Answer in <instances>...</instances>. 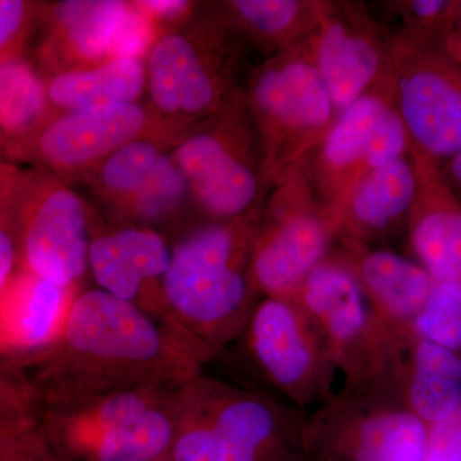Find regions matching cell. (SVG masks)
Here are the masks:
<instances>
[{
    "instance_id": "obj_1",
    "label": "cell",
    "mask_w": 461,
    "mask_h": 461,
    "mask_svg": "<svg viewBox=\"0 0 461 461\" xmlns=\"http://www.w3.org/2000/svg\"><path fill=\"white\" fill-rule=\"evenodd\" d=\"M263 208L195 230L172 251L163 295L185 336L206 357L250 317L249 277Z\"/></svg>"
},
{
    "instance_id": "obj_2",
    "label": "cell",
    "mask_w": 461,
    "mask_h": 461,
    "mask_svg": "<svg viewBox=\"0 0 461 461\" xmlns=\"http://www.w3.org/2000/svg\"><path fill=\"white\" fill-rule=\"evenodd\" d=\"M53 348L86 375L87 391L147 384L142 378L165 377L172 366L195 378L200 357L189 346H173L162 329L138 305L103 291L76 296L62 338Z\"/></svg>"
},
{
    "instance_id": "obj_3",
    "label": "cell",
    "mask_w": 461,
    "mask_h": 461,
    "mask_svg": "<svg viewBox=\"0 0 461 461\" xmlns=\"http://www.w3.org/2000/svg\"><path fill=\"white\" fill-rule=\"evenodd\" d=\"M291 299L304 309L326 342L336 372L345 379L341 395L399 393L409 346L373 312L341 254L315 267Z\"/></svg>"
},
{
    "instance_id": "obj_4",
    "label": "cell",
    "mask_w": 461,
    "mask_h": 461,
    "mask_svg": "<svg viewBox=\"0 0 461 461\" xmlns=\"http://www.w3.org/2000/svg\"><path fill=\"white\" fill-rule=\"evenodd\" d=\"M235 36L222 16L182 23L156 36L145 65L157 131L176 142L238 93L232 78Z\"/></svg>"
},
{
    "instance_id": "obj_5",
    "label": "cell",
    "mask_w": 461,
    "mask_h": 461,
    "mask_svg": "<svg viewBox=\"0 0 461 461\" xmlns=\"http://www.w3.org/2000/svg\"><path fill=\"white\" fill-rule=\"evenodd\" d=\"M245 99L262 149L267 189L311 156L339 117L315 63L313 38L258 66Z\"/></svg>"
},
{
    "instance_id": "obj_6",
    "label": "cell",
    "mask_w": 461,
    "mask_h": 461,
    "mask_svg": "<svg viewBox=\"0 0 461 461\" xmlns=\"http://www.w3.org/2000/svg\"><path fill=\"white\" fill-rule=\"evenodd\" d=\"M91 400L47 415L53 453L76 461H150L168 456L176 415L151 386L89 391Z\"/></svg>"
},
{
    "instance_id": "obj_7",
    "label": "cell",
    "mask_w": 461,
    "mask_h": 461,
    "mask_svg": "<svg viewBox=\"0 0 461 461\" xmlns=\"http://www.w3.org/2000/svg\"><path fill=\"white\" fill-rule=\"evenodd\" d=\"M171 157L206 213L230 221L262 206V149L242 91L185 132Z\"/></svg>"
},
{
    "instance_id": "obj_8",
    "label": "cell",
    "mask_w": 461,
    "mask_h": 461,
    "mask_svg": "<svg viewBox=\"0 0 461 461\" xmlns=\"http://www.w3.org/2000/svg\"><path fill=\"white\" fill-rule=\"evenodd\" d=\"M266 200L249 277L266 296L293 297L315 267L330 257L339 224L321 198L306 159L282 173Z\"/></svg>"
},
{
    "instance_id": "obj_9",
    "label": "cell",
    "mask_w": 461,
    "mask_h": 461,
    "mask_svg": "<svg viewBox=\"0 0 461 461\" xmlns=\"http://www.w3.org/2000/svg\"><path fill=\"white\" fill-rule=\"evenodd\" d=\"M185 386L175 402L173 461H264L295 420L267 397L218 382Z\"/></svg>"
},
{
    "instance_id": "obj_10",
    "label": "cell",
    "mask_w": 461,
    "mask_h": 461,
    "mask_svg": "<svg viewBox=\"0 0 461 461\" xmlns=\"http://www.w3.org/2000/svg\"><path fill=\"white\" fill-rule=\"evenodd\" d=\"M388 44L393 99L411 153L442 166L461 151V68L441 38L400 30Z\"/></svg>"
},
{
    "instance_id": "obj_11",
    "label": "cell",
    "mask_w": 461,
    "mask_h": 461,
    "mask_svg": "<svg viewBox=\"0 0 461 461\" xmlns=\"http://www.w3.org/2000/svg\"><path fill=\"white\" fill-rule=\"evenodd\" d=\"M20 266L42 280L76 287L89 267V209L47 171L18 172L14 191Z\"/></svg>"
},
{
    "instance_id": "obj_12",
    "label": "cell",
    "mask_w": 461,
    "mask_h": 461,
    "mask_svg": "<svg viewBox=\"0 0 461 461\" xmlns=\"http://www.w3.org/2000/svg\"><path fill=\"white\" fill-rule=\"evenodd\" d=\"M249 344L264 377L291 405L323 406L335 397L336 372L320 330L291 297L266 296L254 306Z\"/></svg>"
},
{
    "instance_id": "obj_13",
    "label": "cell",
    "mask_w": 461,
    "mask_h": 461,
    "mask_svg": "<svg viewBox=\"0 0 461 461\" xmlns=\"http://www.w3.org/2000/svg\"><path fill=\"white\" fill-rule=\"evenodd\" d=\"M313 50L339 114L369 91L393 83L388 35L359 3L321 2Z\"/></svg>"
},
{
    "instance_id": "obj_14",
    "label": "cell",
    "mask_w": 461,
    "mask_h": 461,
    "mask_svg": "<svg viewBox=\"0 0 461 461\" xmlns=\"http://www.w3.org/2000/svg\"><path fill=\"white\" fill-rule=\"evenodd\" d=\"M150 129V113L138 103L53 114L21 158H33L58 178L87 177L113 151Z\"/></svg>"
},
{
    "instance_id": "obj_15",
    "label": "cell",
    "mask_w": 461,
    "mask_h": 461,
    "mask_svg": "<svg viewBox=\"0 0 461 461\" xmlns=\"http://www.w3.org/2000/svg\"><path fill=\"white\" fill-rule=\"evenodd\" d=\"M312 420L355 461H426L429 426L393 396L338 395Z\"/></svg>"
},
{
    "instance_id": "obj_16",
    "label": "cell",
    "mask_w": 461,
    "mask_h": 461,
    "mask_svg": "<svg viewBox=\"0 0 461 461\" xmlns=\"http://www.w3.org/2000/svg\"><path fill=\"white\" fill-rule=\"evenodd\" d=\"M393 100V83L369 91L339 114L313 153L306 158L315 189L341 227V213L351 190L368 171L375 124Z\"/></svg>"
},
{
    "instance_id": "obj_17",
    "label": "cell",
    "mask_w": 461,
    "mask_h": 461,
    "mask_svg": "<svg viewBox=\"0 0 461 461\" xmlns=\"http://www.w3.org/2000/svg\"><path fill=\"white\" fill-rule=\"evenodd\" d=\"M409 156L418 180L406 220L412 251L435 284L447 285L461 295V202L446 184L441 166Z\"/></svg>"
},
{
    "instance_id": "obj_18",
    "label": "cell",
    "mask_w": 461,
    "mask_h": 461,
    "mask_svg": "<svg viewBox=\"0 0 461 461\" xmlns=\"http://www.w3.org/2000/svg\"><path fill=\"white\" fill-rule=\"evenodd\" d=\"M341 257L353 269L373 312L403 345L414 339L411 326L435 287L420 263L390 250L344 241Z\"/></svg>"
},
{
    "instance_id": "obj_19",
    "label": "cell",
    "mask_w": 461,
    "mask_h": 461,
    "mask_svg": "<svg viewBox=\"0 0 461 461\" xmlns=\"http://www.w3.org/2000/svg\"><path fill=\"white\" fill-rule=\"evenodd\" d=\"M75 299V287L58 286L20 267L0 299V353L51 350Z\"/></svg>"
},
{
    "instance_id": "obj_20",
    "label": "cell",
    "mask_w": 461,
    "mask_h": 461,
    "mask_svg": "<svg viewBox=\"0 0 461 461\" xmlns=\"http://www.w3.org/2000/svg\"><path fill=\"white\" fill-rule=\"evenodd\" d=\"M129 7L121 0L58 3L50 8V33L42 45L47 65L57 74L112 59Z\"/></svg>"
},
{
    "instance_id": "obj_21",
    "label": "cell",
    "mask_w": 461,
    "mask_h": 461,
    "mask_svg": "<svg viewBox=\"0 0 461 461\" xmlns=\"http://www.w3.org/2000/svg\"><path fill=\"white\" fill-rule=\"evenodd\" d=\"M172 251L148 227H123L90 241L89 267L100 290L133 302L148 282L165 277Z\"/></svg>"
},
{
    "instance_id": "obj_22",
    "label": "cell",
    "mask_w": 461,
    "mask_h": 461,
    "mask_svg": "<svg viewBox=\"0 0 461 461\" xmlns=\"http://www.w3.org/2000/svg\"><path fill=\"white\" fill-rule=\"evenodd\" d=\"M418 180L411 156L400 158L366 173L351 190L341 213L339 235L344 241L366 244L408 220Z\"/></svg>"
},
{
    "instance_id": "obj_23",
    "label": "cell",
    "mask_w": 461,
    "mask_h": 461,
    "mask_svg": "<svg viewBox=\"0 0 461 461\" xmlns=\"http://www.w3.org/2000/svg\"><path fill=\"white\" fill-rule=\"evenodd\" d=\"M144 57H118L89 68L57 72L47 85L54 114L135 104L147 87Z\"/></svg>"
},
{
    "instance_id": "obj_24",
    "label": "cell",
    "mask_w": 461,
    "mask_h": 461,
    "mask_svg": "<svg viewBox=\"0 0 461 461\" xmlns=\"http://www.w3.org/2000/svg\"><path fill=\"white\" fill-rule=\"evenodd\" d=\"M399 393L427 426L450 417L461 408V355L414 338L403 359Z\"/></svg>"
},
{
    "instance_id": "obj_25",
    "label": "cell",
    "mask_w": 461,
    "mask_h": 461,
    "mask_svg": "<svg viewBox=\"0 0 461 461\" xmlns=\"http://www.w3.org/2000/svg\"><path fill=\"white\" fill-rule=\"evenodd\" d=\"M321 5L306 0H232L224 3L222 17L236 35L273 57L313 38Z\"/></svg>"
},
{
    "instance_id": "obj_26",
    "label": "cell",
    "mask_w": 461,
    "mask_h": 461,
    "mask_svg": "<svg viewBox=\"0 0 461 461\" xmlns=\"http://www.w3.org/2000/svg\"><path fill=\"white\" fill-rule=\"evenodd\" d=\"M53 114L47 85L30 63L17 58L0 65V141L5 154L21 158Z\"/></svg>"
},
{
    "instance_id": "obj_27",
    "label": "cell",
    "mask_w": 461,
    "mask_h": 461,
    "mask_svg": "<svg viewBox=\"0 0 461 461\" xmlns=\"http://www.w3.org/2000/svg\"><path fill=\"white\" fill-rule=\"evenodd\" d=\"M168 141L163 133L150 129L126 142L87 176L94 191L112 205L120 204L148 180L166 156Z\"/></svg>"
},
{
    "instance_id": "obj_28",
    "label": "cell",
    "mask_w": 461,
    "mask_h": 461,
    "mask_svg": "<svg viewBox=\"0 0 461 461\" xmlns=\"http://www.w3.org/2000/svg\"><path fill=\"white\" fill-rule=\"evenodd\" d=\"M189 193L180 168L171 154H166L148 180L114 208L132 220L157 222L178 211Z\"/></svg>"
},
{
    "instance_id": "obj_29",
    "label": "cell",
    "mask_w": 461,
    "mask_h": 461,
    "mask_svg": "<svg viewBox=\"0 0 461 461\" xmlns=\"http://www.w3.org/2000/svg\"><path fill=\"white\" fill-rule=\"evenodd\" d=\"M414 338L461 355V295L447 285L435 284L411 326Z\"/></svg>"
},
{
    "instance_id": "obj_30",
    "label": "cell",
    "mask_w": 461,
    "mask_h": 461,
    "mask_svg": "<svg viewBox=\"0 0 461 461\" xmlns=\"http://www.w3.org/2000/svg\"><path fill=\"white\" fill-rule=\"evenodd\" d=\"M18 169L0 162V299L20 268L14 191Z\"/></svg>"
},
{
    "instance_id": "obj_31",
    "label": "cell",
    "mask_w": 461,
    "mask_h": 461,
    "mask_svg": "<svg viewBox=\"0 0 461 461\" xmlns=\"http://www.w3.org/2000/svg\"><path fill=\"white\" fill-rule=\"evenodd\" d=\"M403 20V29L442 38L454 29L459 2L451 0H411L391 3Z\"/></svg>"
},
{
    "instance_id": "obj_32",
    "label": "cell",
    "mask_w": 461,
    "mask_h": 461,
    "mask_svg": "<svg viewBox=\"0 0 461 461\" xmlns=\"http://www.w3.org/2000/svg\"><path fill=\"white\" fill-rule=\"evenodd\" d=\"M41 7L25 0H0V65L20 58Z\"/></svg>"
},
{
    "instance_id": "obj_33",
    "label": "cell",
    "mask_w": 461,
    "mask_h": 461,
    "mask_svg": "<svg viewBox=\"0 0 461 461\" xmlns=\"http://www.w3.org/2000/svg\"><path fill=\"white\" fill-rule=\"evenodd\" d=\"M426 461H461V408L429 426Z\"/></svg>"
},
{
    "instance_id": "obj_34",
    "label": "cell",
    "mask_w": 461,
    "mask_h": 461,
    "mask_svg": "<svg viewBox=\"0 0 461 461\" xmlns=\"http://www.w3.org/2000/svg\"><path fill=\"white\" fill-rule=\"evenodd\" d=\"M0 461H58L47 438L41 430L33 429L16 444L0 454Z\"/></svg>"
},
{
    "instance_id": "obj_35",
    "label": "cell",
    "mask_w": 461,
    "mask_h": 461,
    "mask_svg": "<svg viewBox=\"0 0 461 461\" xmlns=\"http://www.w3.org/2000/svg\"><path fill=\"white\" fill-rule=\"evenodd\" d=\"M27 406V395L0 375V421L29 417Z\"/></svg>"
},
{
    "instance_id": "obj_36",
    "label": "cell",
    "mask_w": 461,
    "mask_h": 461,
    "mask_svg": "<svg viewBox=\"0 0 461 461\" xmlns=\"http://www.w3.org/2000/svg\"><path fill=\"white\" fill-rule=\"evenodd\" d=\"M145 11L150 14L156 23L158 21H181L189 16L191 9L194 8L190 2H139Z\"/></svg>"
},
{
    "instance_id": "obj_37",
    "label": "cell",
    "mask_w": 461,
    "mask_h": 461,
    "mask_svg": "<svg viewBox=\"0 0 461 461\" xmlns=\"http://www.w3.org/2000/svg\"><path fill=\"white\" fill-rule=\"evenodd\" d=\"M32 418L23 417L16 420L0 421V454L8 450L18 439L35 429Z\"/></svg>"
},
{
    "instance_id": "obj_38",
    "label": "cell",
    "mask_w": 461,
    "mask_h": 461,
    "mask_svg": "<svg viewBox=\"0 0 461 461\" xmlns=\"http://www.w3.org/2000/svg\"><path fill=\"white\" fill-rule=\"evenodd\" d=\"M446 184L461 202V151L441 166Z\"/></svg>"
},
{
    "instance_id": "obj_39",
    "label": "cell",
    "mask_w": 461,
    "mask_h": 461,
    "mask_svg": "<svg viewBox=\"0 0 461 461\" xmlns=\"http://www.w3.org/2000/svg\"><path fill=\"white\" fill-rule=\"evenodd\" d=\"M442 47L461 68V30L453 29L441 38Z\"/></svg>"
},
{
    "instance_id": "obj_40",
    "label": "cell",
    "mask_w": 461,
    "mask_h": 461,
    "mask_svg": "<svg viewBox=\"0 0 461 461\" xmlns=\"http://www.w3.org/2000/svg\"><path fill=\"white\" fill-rule=\"evenodd\" d=\"M454 29L461 30V2H459V5H457L456 14H455V26Z\"/></svg>"
},
{
    "instance_id": "obj_41",
    "label": "cell",
    "mask_w": 461,
    "mask_h": 461,
    "mask_svg": "<svg viewBox=\"0 0 461 461\" xmlns=\"http://www.w3.org/2000/svg\"><path fill=\"white\" fill-rule=\"evenodd\" d=\"M150 461H173L171 457L166 456V457H160V459L156 460H150Z\"/></svg>"
},
{
    "instance_id": "obj_42",
    "label": "cell",
    "mask_w": 461,
    "mask_h": 461,
    "mask_svg": "<svg viewBox=\"0 0 461 461\" xmlns=\"http://www.w3.org/2000/svg\"><path fill=\"white\" fill-rule=\"evenodd\" d=\"M5 153V148H3L2 141H0V154Z\"/></svg>"
}]
</instances>
